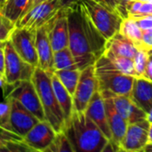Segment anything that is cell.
Here are the masks:
<instances>
[{
	"label": "cell",
	"mask_w": 152,
	"mask_h": 152,
	"mask_svg": "<svg viewBox=\"0 0 152 152\" xmlns=\"http://www.w3.org/2000/svg\"><path fill=\"white\" fill-rule=\"evenodd\" d=\"M69 47L79 69L94 65L103 54L107 39L94 26L80 1L66 7Z\"/></svg>",
	"instance_id": "1"
},
{
	"label": "cell",
	"mask_w": 152,
	"mask_h": 152,
	"mask_svg": "<svg viewBox=\"0 0 152 152\" xmlns=\"http://www.w3.org/2000/svg\"><path fill=\"white\" fill-rule=\"evenodd\" d=\"M63 132L69 139L75 152H102L108 149L113 151L110 140L86 111H73Z\"/></svg>",
	"instance_id": "2"
},
{
	"label": "cell",
	"mask_w": 152,
	"mask_h": 152,
	"mask_svg": "<svg viewBox=\"0 0 152 152\" xmlns=\"http://www.w3.org/2000/svg\"><path fill=\"white\" fill-rule=\"evenodd\" d=\"M31 80L38 94L46 120L51 124L56 133L63 132L66 121L53 88L51 74L37 67Z\"/></svg>",
	"instance_id": "3"
},
{
	"label": "cell",
	"mask_w": 152,
	"mask_h": 152,
	"mask_svg": "<svg viewBox=\"0 0 152 152\" xmlns=\"http://www.w3.org/2000/svg\"><path fill=\"white\" fill-rule=\"evenodd\" d=\"M0 129L24 137L40 120L20 102L11 96L6 97V103L0 104Z\"/></svg>",
	"instance_id": "4"
},
{
	"label": "cell",
	"mask_w": 152,
	"mask_h": 152,
	"mask_svg": "<svg viewBox=\"0 0 152 152\" xmlns=\"http://www.w3.org/2000/svg\"><path fill=\"white\" fill-rule=\"evenodd\" d=\"M95 74L100 91H109L115 94L130 96L134 77L118 70L103 54L94 63Z\"/></svg>",
	"instance_id": "5"
},
{
	"label": "cell",
	"mask_w": 152,
	"mask_h": 152,
	"mask_svg": "<svg viewBox=\"0 0 152 152\" xmlns=\"http://www.w3.org/2000/svg\"><path fill=\"white\" fill-rule=\"evenodd\" d=\"M79 1L94 26L107 40L119 31L123 19L118 12L110 10L96 0Z\"/></svg>",
	"instance_id": "6"
},
{
	"label": "cell",
	"mask_w": 152,
	"mask_h": 152,
	"mask_svg": "<svg viewBox=\"0 0 152 152\" xmlns=\"http://www.w3.org/2000/svg\"><path fill=\"white\" fill-rule=\"evenodd\" d=\"M4 52L5 84L12 86L22 80H30L37 67H34L22 60L9 40L4 47Z\"/></svg>",
	"instance_id": "7"
},
{
	"label": "cell",
	"mask_w": 152,
	"mask_h": 152,
	"mask_svg": "<svg viewBox=\"0 0 152 152\" xmlns=\"http://www.w3.org/2000/svg\"><path fill=\"white\" fill-rule=\"evenodd\" d=\"M99 89L94 65L81 70L80 77L73 95V111L85 112L94 93Z\"/></svg>",
	"instance_id": "8"
},
{
	"label": "cell",
	"mask_w": 152,
	"mask_h": 152,
	"mask_svg": "<svg viewBox=\"0 0 152 152\" xmlns=\"http://www.w3.org/2000/svg\"><path fill=\"white\" fill-rule=\"evenodd\" d=\"M9 41L22 60L34 67L38 66V57L36 48V29L16 27Z\"/></svg>",
	"instance_id": "9"
},
{
	"label": "cell",
	"mask_w": 152,
	"mask_h": 152,
	"mask_svg": "<svg viewBox=\"0 0 152 152\" xmlns=\"http://www.w3.org/2000/svg\"><path fill=\"white\" fill-rule=\"evenodd\" d=\"M12 86H13V89L8 95L20 102L40 121L46 120L43 106L32 80H22Z\"/></svg>",
	"instance_id": "10"
},
{
	"label": "cell",
	"mask_w": 152,
	"mask_h": 152,
	"mask_svg": "<svg viewBox=\"0 0 152 152\" xmlns=\"http://www.w3.org/2000/svg\"><path fill=\"white\" fill-rule=\"evenodd\" d=\"M61 8V0H45L25 13L16 22V27L37 29L47 23Z\"/></svg>",
	"instance_id": "11"
},
{
	"label": "cell",
	"mask_w": 152,
	"mask_h": 152,
	"mask_svg": "<svg viewBox=\"0 0 152 152\" xmlns=\"http://www.w3.org/2000/svg\"><path fill=\"white\" fill-rule=\"evenodd\" d=\"M149 129L150 123L147 119L128 124L120 143V151H144L149 143Z\"/></svg>",
	"instance_id": "12"
},
{
	"label": "cell",
	"mask_w": 152,
	"mask_h": 152,
	"mask_svg": "<svg viewBox=\"0 0 152 152\" xmlns=\"http://www.w3.org/2000/svg\"><path fill=\"white\" fill-rule=\"evenodd\" d=\"M100 92L104 100L107 118L111 131V135H112L111 146L114 151H120V143L126 134L128 123L117 111L113 101L110 95V93L106 90L100 91Z\"/></svg>",
	"instance_id": "13"
},
{
	"label": "cell",
	"mask_w": 152,
	"mask_h": 152,
	"mask_svg": "<svg viewBox=\"0 0 152 152\" xmlns=\"http://www.w3.org/2000/svg\"><path fill=\"white\" fill-rule=\"evenodd\" d=\"M46 25L53 52L69 47V24L66 7L61 8Z\"/></svg>",
	"instance_id": "14"
},
{
	"label": "cell",
	"mask_w": 152,
	"mask_h": 152,
	"mask_svg": "<svg viewBox=\"0 0 152 152\" xmlns=\"http://www.w3.org/2000/svg\"><path fill=\"white\" fill-rule=\"evenodd\" d=\"M57 133L47 120L39 121L23 137L24 142L33 151L45 152L54 140Z\"/></svg>",
	"instance_id": "15"
},
{
	"label": "cell",
	"mask_w": 152,
	"mask_h": 152,
	"mask_svg": "<svg viewBox=\"0 0 152 152\" xmlns=\"http://www.w3.org/2000/svg\"><path fill=\"white\" fill-rule=\"evenodd\" d=\"M36 48L38 57L37 67L49 74L53 73V50L46 23L36 29Z\"/></svg>",
	"instance_id": "16"
},
{
	"label": "cell",
	"mask_w": 152,
	"mask_h": 152,
	"mask_svg": "<svg viewBox=\"0 0 152 152\" xmlns=\"http://www.w3.org/2000/svg\"><path fill=\"white\" fill-rule=\"evenodd\" d=\"M86 113L97 125V126L102 130V132L105 134V136L110 140L111 145L112 142L111 131L107 118L104 100L99 89L94 93V96L92 97L88 104V107L86 110Z\"/></svg>",
	"instance_id": "17"
},
{
	"label": "cell",
	"mask_w": 152,
	"mask_h": 152,
	"mask_svg": "<svg viewBox=\"0 0 152 152\" xmlns=\"http://www.w3.org/2000/svg\"><path fill=\"white\" fill-rule=\"evenodd\" d=\"M109 93L117 111L128 124L146 119L147 113L142 110L130 96L115 94L110 92Z\"/></svg>",
	"instance_id": "18"
},
{
	"label": "cell",
	"mask_w": 152,
	"mask_h": 152,
	"mask_svg": "<svg viewBox=\"0 0 152 152\" xmlns=\"http://www.w3.org/2000/svg\"><path fill=\"white\" fill-rule=\"evenodd\" d=\"M130 97L148 113L152 108V81L144 77H134Z\"/></svg>",
	"instance_id": "19"
},
{
	"label": "cell",
	"mask_w": 152,
	"mask_h": 152,
	"mask_svg": "<svg viewBox=\"0 0 152 152\" xmlns=\"http://www.w3.org/2000/svg\"><path fill=\"white\" fill-rule=\"evenodd\" d=\"M51 80L53 88L57 98V101L61 106V109L63 112L66 123L70 119L73 113V96L69 93L65 86L61 84L56 75L53 73L51 74Z\"/></svg>",
	"instance_id": "20"
},
{
	"label": "cell",
	"mask_w": 152,
	"mask_h": 152,
	"mask_svg": "<svg viewBox=\"0 0 152 152\" xmlns=\"http://www.w3.org/2000/svg\"><path fill=\"white\" fill-rule=\"evenodd\" d=\"M105 49L110 50L117 54L132 59L134 58L138 51V48L135 46V45L130 39L122 35L119 31L107 40Z\"/></svg>",
	"instance_id": "21"
},
{
	"label": "cell",
	"mask_w": 152,
	"mask_h": 152,
	"mask_svg": "<svg viewBox=\"0 0 152 152\" xmlns=\"http://www.w3.org/2000/svg\"><path fill=\"white\" fill-rule=\"evenodd\" d=\"M119 32L126 37L130 39L138 49H143L142 45V29L139 27L136 20L133 18H126L123 20Z\"/></svg>",
	"instance_id": "22"
},
{
	"label": "cell",
	"mask_w": 152,
	"mask_h": 152,
	"mask_svg": "<svg viewBox=\"0 0 152 152\" xmlns=\"http://www.w3.org/2000/svg\"><path fill=\"white\" fill-rule=\"evenodd\" d=\"M103 55L105 57H107L111 61V63L122 73L128 75V76H132L134 77H136L134 59L117 54L108 49H105Z\"/></svg>",
	"instance_id": "23"
},
{
	"label": "cell",
	"mask_w": 152,
	"mask_h": 152,
	"mask_svg": "<svg viewBox=\"0 0 152 152\" xmlns=\"http://www.w3.org/2000/svg\"><path fill=\"white\" fill-rule=\"evenodd\" d=\"M30 0H5L1 12L13 22H17L25 13Z\"/></svg>",
	"instance_id": "24"
},
{
	"label": "cell",
	"mask_w": 152,
	"mask_h": 152,
	"mask_svg": "<svg viewBox=\"0 0 152 152\" xmlns=\"http://www.w3.org/2000/svg\"><path fill=\"white\" fill-rule=\"evenodd\" d=\"M78 69L69 47L53 52V70ZM53 71V72H54Z\"/></svg>",
	"instance_id": "25"
},
{
	"label": "cell",
	"mask_w": 152,
	"mask_h": 152,
	"mask_svg": "<svg viewBox=\"0 0 152 152\" xmlns=\"http://www.w3.org/2000/svg\"><path fill=\"white\" fill-rule=\"evenodd\" d=\"M81 69H61L55 70L54 74L61 82V84L65 86V88L69 91V93L73 96L76 91L79 77H80Z\"/></svg>",
	"instance_id": "26"
},
{
	"label": "cell",
	"mask_w": 152,
	"mask_h": 152,
	"mask_svg": "<svg viewBox=\"0 0 152 152\" xmlns=\"http://www.w3.org/2000/svg\"><path fill=\"white\" fill-rule=\"evenodd\" d=\"M45 152H75L74 148L64 132L57 133L52 144Z\"/></svg>",
	"instance_id": "27"
},
{
	"label": "cell",
	"mask_w": 152,
	"mask_h": 152,
	"mask_svg": "<svg viewBox=\"0 0 152 152\" xmlns=\"http://www.w3.org/2000/svg\"><path fill=\"white\" fill-rule=\"evenodd\" d=\"M149 54L150 51L144 49H138L134 58L136 77H143L149 61Z\"/></svg>",
	"instance_id": "28"
},
{
	"label": "cell",
	"mask_w": 152,
	"mask_h": 152,
	"mask_svg": "<svg viewBox=\"0 0 152 152\" xmlns=\"http://www.w3.org/2000/svg\"><path fill=\"white\" fill-rule=\"evenodd\" d=\"M16 28V23L7 18L0 9V40L8 41Z\"/></svg>",
	"instance_id": "29"
},
{
	"label": "cell",
	"mask_w": 152,
	"mask_h": 152,
	"mask_svg": "<svg viewBox=\"0 0 152 152\" xmlns=\"http://www.w3.org/2000/svg\"><path fill=\"white\" fill-rule=\"evenodd\" d=\"M134 20L138 23L139 27L142 29V31L147 29H152V14L145 15Z\"/></svg>",
	"instance_id": "30"
},
{
	"label": "cell",
	"mask_w": 152,
	"mask_h": 152,
	"mask_svg": "<svg viewBox=\"0 0 152 152\" xmlns=\"http://www.w3.org/2000/svg\"><path fill=\"white\" fill-rule=\"evenodd\" d=\"M142 45H143L144 50H147V51L152 50V29L143 30Z\"/></svg>",
	"instance_id": "31"
},
{
	"label": "cell",
	"mask_w": 152,
	"mask_h": 152,
	"mask_svg": "<svg viewBox=\"0 0 152 152\" xmlns=\"http://www.w3.org/2000/svg\"><path fill=\"white\" fill-rule=\"evenodd\" d=\"M144 78L152 81V50L150 51V54H149V61H148V64L146 67V70L143 76Z\"/></svg>",
	"instance_id": "32"
},
{
	"label": "cell",
	"mask_w": 152,
	"mask_h": 152,
	"mask_svg": "<svg viewBox=\"0 0 152 152\" xmlns=\"http://www.w3.org/2000/svg\"><path fill=\"white\" fill-rule=\"evenodd\" d=\"M0 80L4 82V52L0 48Z\"/></svg>",
	"instance_id": "33"
},
{
	"label": "cell",
	"mask_w": 152,
	"mask_h": 152,
	"mask_svg": "<svg viewBox=\"0 0 152 152\" xmlns=\"http://www.w3.org/2000/svg\"><path fill=\"white\" fill-rule=\"evenodd\" d=\"M105 5L107 8H109L111 11L115 12V0H96Z\"/></svg>",
	"instance_id": "34"
},
{
	"label": "cell",
	"mask_w": 152,
	"mask_h": 152,
	"mask_svg": "<svg viewBox=\"0 0 152 152\" xmlns=\"http://www.w3.org/2000/svg\"><path fill=\"white\" fill-rule=\"evenodd\" d=\"M45 0H30V2H29V4H28V8H27V10H26V12H25V13H27L28 11H30L32 8H34L36 5H37V4H41V3H43V2H45ZM24 13V14H25Z\"/></svg>",
	"instance_id": "35"
},
{
	"label": "cell",
	"mask_w": 152,
	"mask_h": 152,
	"mask_svg": "<svg viewBox=\"0 0 152 152\" xmlns=\"http://www.w3.org/2000/svg\"><path fill=\"white\" fill-rule=\"evenodd\" d=\"M79 0H61V8H64V7H67L76 2H78Z\"/></svg>",
	"instance_id": "36"
},
{
	"label": "cell",
	"mask_w": 152,
	"mask_h": 152,
	"mask_svg": "<svg viewBox=\"0 0 152 152\" xmlns=\"http://www.w3.org/2000/svg\"><path fill=\"white\" fill-rule=\"evenodd\" d=\"M146 119L148 120V122H149L150 124H152V108L151 109V110L147 113Z\"/></svg>",
	"instance_id": "37"
},
{
	"label": "cell",
	"mask_w": 152,
	"mask_h": 152,
	"mask_svg": "<svg viewBox=\"0 0 152 152\" xmlns=\"http://www.w3.org/2000/svg\"><path fill=\"white\" fill-rule=\"evenodd\" d=\"M152 143V124H150V129H149V143Z\"/></svg>",
	"instance_id": "38"
},
{
	"label": "cell",
	"mask_w": 152,
	"mask_h": 152,
	"mask_svg": "<svg viewBox=\"0 0 152 152\" xmlns=\"http://www.w3.org/2000/svg\"><path fill=\"white\" fill-rule=\"evenodd\" d=\"M144 151H152V143H150V144L147 145V147H146Z\"/></svg>",
	"instance_id": "39"
},
{
	"label": "cell",
	"mask_w": 152,
	"mask_h": 152,
	"mask_svg": "<svg viewBox=\"0 0 152 152\" xmlns=\"http://www.w3.org/2000/svg\"><path fill=\"white\" fill-rule=\"evenodd\" d=\"M6 42H7V41H6ZM6 42H5V41H1V40H0V48H4V45H5V44H6Z\"/></svg>",
	"instance_id": "40"
},
{
	"label": "cell",
	"mask_w": 152,
	"mask_h": 152,
	"mask_svg": "<svg viewBox=\"0 0 152 152\" xmlns=\"http://www.w3.org/2000/svg\"><path fill=\"white\" fill-rule=\"evenodd\" d=\"M4 2H5V0H0V8L3 6V4H4Z\"/></svg>",
	"instance_id": "41"
},
{
	"label": "cell",
	"mask_w": 152,
	"mask_h": 152,
	"mask_svg": "<svg viewBox=\"0 0 152 152\" xmlns=\"http://www.w3.org/2000/svg\"><path fill=\"white\" fill-rule=\"evenodd\" d=\"M140 1H142V2H152V0H140Z\"/></svg>",
	"instance_id": "42"
}]
</instances>
